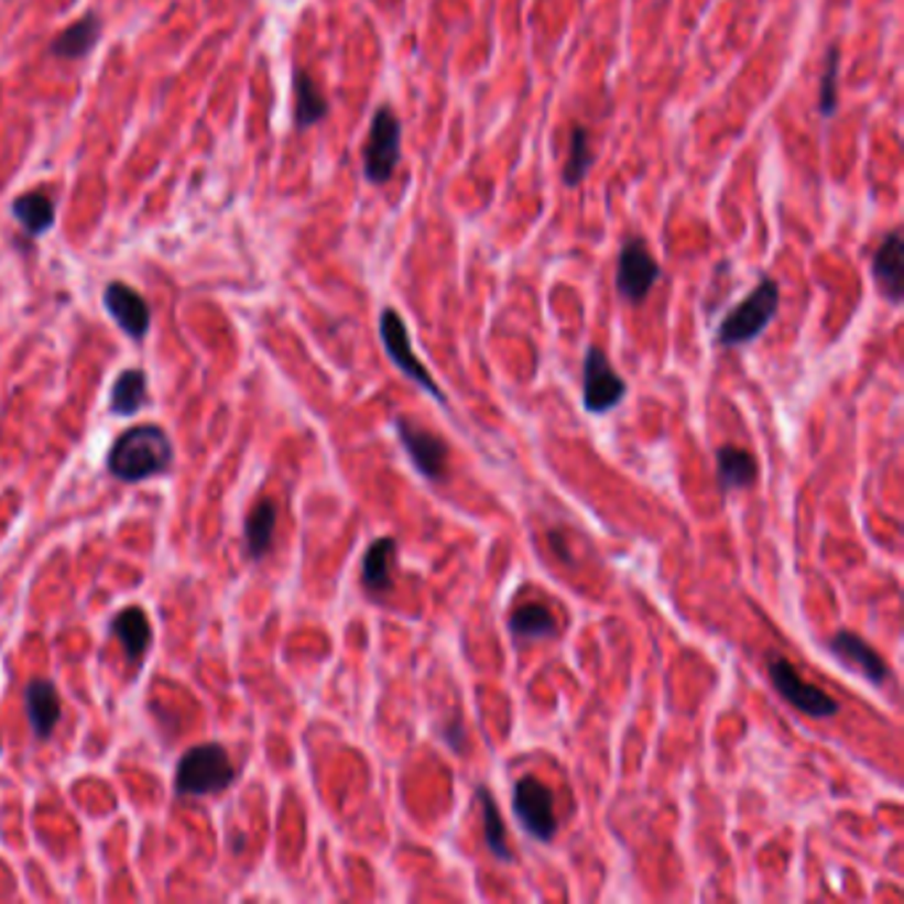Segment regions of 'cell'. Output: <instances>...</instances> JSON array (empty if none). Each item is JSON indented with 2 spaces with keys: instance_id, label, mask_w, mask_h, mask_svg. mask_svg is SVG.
<instances>
[{
  "instance_id": "4316f807",
  "label": "cell",
  "mask_w": 904,
  "mask_h": 904,
  "mask_svg": "<svg viewBox=\"0 0 904 904\" xmlns=\"http://www.w3.org/2000/svg\"><path fill=\"white\" fill-rule=\"evenodd\" d=\"M444 740L448 745L454 748V751H461V748H465V730H461V719L457 717L451 721V725L448 727H444Z\"/></svg>"
},
{
  "instance_id": "44dd1931",
  "label": "cell",
  "mask_w": 904,
  "mask_h": 904,
  "mask_svg": "<svg viewBox=\"0 0 904 904\" xmlns=\"http://www.w3.org/2000/svg\"><path fill=\"white\" fill-rule=\"evenodd\" d=\"M475 796H478L480 819H483V843H486V849H489L499 862H512V851H510V843H507V828H504L502 812H499L497 802H493L491 791L489 788H478V791H475Z\"/></svg>"
},
{
  "instance_id": "3957f363",
  "label": "cell",
  "mask_w": 904,
  "mask_h": 904,
  "mask_svg": "<svg viewBox=\"0 0 904 904\" xmlns=\"http://www.w3.org/2000/svg\"><path fill=\"white\" fill-rule=\"evenodd\" d=\"M237 777L233 761L220 743H202L188 748L175 770L178 796H213L226 791Z\"/></svg>"
},
{
  "instance_id": "9a60e30c",
  "label": "cell",
  "mask_w": 904,
  "mask_h": 904,
  "mask_svg": "<svg viewBox=\"0 0 904 904\" xmlns=\"http://www.w3.org/2000/svg\"><path fill=\"white\" fill-rule=\"evenodd\" d=\"M101 37V19L88 11L86 17L77 19L75 24H69L67 30H62L51 43V56L56 58H83L90 54L96 43Z\"/></svg>"
},
{
  "instance_id": "ac0fdd59",
  "label": "cell",
  "mask_w": 904,
  "mask_h": 904,
  "mask_svg": "<svg viewBox=\"0 0 904 904\" xmlns=\"http://www.w3.org/2000/svg\"><path fill=\"white\" fill-rule=\"evenodd\" d=\"M11 213L30 237H41L56 224V205L45 192H30L14 199Z\"/></svg>"
},
{
  "instance_id": "cb8c5ba5",
  "label": "cell",
  "mask_w": 904,
  "mask_h": 904,
  "mask_svg": "<svg viewBox=\"0 0 904 904\" xmlns=\"http://www.w3.org/2000/svg\"><path fill=\"white\" fill-rule=\"evenodd\" d=\"M146 403V374L141 369H126L115 380L112 414L133 416Z\"/></svg>"
},
{
  "instance_id": "6da1fadb",
  "label": "cell",
  "mask_w": 904,
  "mask_h": 904,
  "mask_svg": "<svg viewBox=\"0 0 904 904\" xmlns=\"http://www.w3.org/2000/svg\"><path fill=\"white\" fill-rule=\"evenodd\" d=\"M173 465V444L157 425H135L109 448L107 467L117 480L139 483L152 475L167 472Z\"/></svg>"
},
{
  "instance_id": "30bf717a",
  "label": "cell",
  "mask_w": 904,
  "mask_h": 904,
  "mask_svg": "<svg viewBox=\"0 0 904 904\" xmlns=\"http://www.w3.org/2000/svg\"><path fill=\"white\" fill-rule=\"evenodd\" d=\"M395 433H399L403 451L409 454L414 470L420 472L422 478L433 480V483L446 478L448 446L440 435L425 431V427L406 420V416H399V420H395Z\"/></svg>"
},
{
  "instance_id": "484cf974",
  "label": "cell",
  "mask_w": 904,
  "mask_h": 904,
  "mask_svg": "<svg viewBox=\"0 0 904 904\" xmlns=\"http://www.w3.org/2000/svg\"><path fill=\"white\" fill-rule=\"evenodd\" d=\"M838 75H841V48L830 45L828 56H825L823 80H819V99L817 112L823 117H832L838 109Z\"/></svg>"
},
{
  "instance_id": "9c48e42d",
  "label": "cell",
  "mask_w": 904,
  "mask_h": 904,
  "mask_svg": "<svg viewBox=\"0 0 904 904\" xmlns=\"http://www.w3.org/2000/svg\"><path fill=\"white\" fill-rule=\"evenodd\" d=\"M766 668H770V679L780 693V698L788 700L793 708H798L806 717L830 719L838 714V700H832L830 695L823 693L819 687L809 685L791 661L770 658Z\"/></svg>"
},
{
  "instance_id": "ffe728a7",
  "label": "cell",
  "mask_w": 904,
  "mask_h": 904,
  "mask_svg": "<svg viewBox=\"0 0 904 904\" xmlns=\"http://www.w3.org/2000/svg\"><path fill=\"white\" fill-rule=\"evenodd\" d=\"M399 552L395 538H377L363 555L361 565V581L369 591H388L390 581H393V557Z\"/></svg>"
},
{
  "instance_id": "5bb4252c",
  "label": "cell",
  "mask_w": 904,
  "mask_h": 904,
  "mask_svg": "<svg viewBox=\"0 0 904 904\" xmlns=\"http://www.w3.org/2000/svg\"><path fill=\"white\" fill-rule=\"evenodd\" d=\"M24 708H28V719L35 738H51L58 719H62V700H58L56 687L48 679L30 682L28 689H24Z\"/></svg>"
},
{
  "instance_id": "8fae6325",
  "label": "cell",
  "mask_w": 904,
  "mask_h": 904,
  "mask_svg": "<svg viewBox=\"0 0 904 904\" xmlns=\"http://www.w3.org/2000/svg\"><path fill=\"white\" fill-rule=\"evenodd\" d=\"M828 650L832 653V658L841 661L843 666L854 668L857 674H862L864 679L873 682V685H886L891 679L889 663L883 661L860 634L843 632L841 629V632L830 636Z\"/></svg>"
},
{
  "instance_id": "d6986e66",
  "label": "cell",
  "mask_w": 904,
  "mask_h": 904,
  "mask_svg": "<svg viewBox=\"0 0 904 904\" xmlns=\"http://www.w3.org/2000/svg\"><path fill=\"white\" fill-rule=\"evenodd\" d=\"M112 632L130 661H139L146 653L149 642H152V627H149V618L141 608H126L122 613H117Z\"/></svg>"
},
{
  "instance_id": "603a6c76",
  "label": "cell",
  "mask_w": 904,
  "mask_h": 904,
  "mask_svg": "<svg viewBox=\"0 0 904 904\" xmlns=\"http://www.w3.org/2000/svg\"><path fill=\"white\" fill-rule=\"evenodd\" d=\"M273 533H276V504L260 502L252 507V512L247 515L244 536L247 549H250V555L255 557V560H260V557L271 549Z\"/></svg>"
},
{
  "instance_id": "ba28073f",
  "label": "cell",
  "mask_w": 904,
  "mask_h": 904,
  "mask_svg": "<svg viewBox=\"0 0 904 904\" xmlns=\"http://www.w3.org/2000/svg\"><path fill=\"white\" fill-rule=\"evenodd\" d=\"M512 812L523 830L536 841H552L557 832L555 796L538 777H520L512 791Z\"/></svg>"
},
{
  "instance_id": "52a82bcc",
  "label": "cell",
  "mask_w": 904,
  "mask_h": 904,
  "mask_svg": "<svg viewBox=\"0 0 904 904\" xmlns=\"http://www.w3.org/2000/svg\"><path fill=\"white\" fill-rule=\"evenodd\" d=\"M627 393V380L616 372L608 353L602 348H597V345H591L587 356H584V409L589 414H608L616 406H621Z\"/></svg>"
},
{
  "instance_id": "277c9868",
  "label": "cell",
  "mask_w": 904,
  "mask_h": 904,
  "mask_svg": "<svg viewBox=\"0 0 904 904\" xmlns=\"http://www.w3.org/2000/svg\"><path fill=\"white\" fill-rule=\"evenodd\" d=\"M401 117L393 112V107L382 104L372 117L369 139L367 144H363V175H367L369 184L382 186L393 178L395 167H399L401 162Z\"/></svg>"
},
{
  "instance_id": "4fadbf2b",
  "label": "cell",
  "mask_w": 904,
  "mask_h": 904,
  "mask_svg": "<svg viewBox=\"0 0 904 904\" xmlns=\"http://www.w3.org/2000/svg\"><path fill=\"white\" fill-rule=\"evenodd\" d=\"M104 305H107L109 316L115 318L117 327L126 331L128 337L144 340L149 324H152V314H149V305L139 292L122 282H112L104 290Z\"/></svg>"
},
{
  "instance_id": "f1b7e54d",
  "label": "cell",
  "mask_w": 904,
  "mask_h": 904,
  "mask_svg": "<svg viewBox=\"0 0 904 904\" xmlns=\"http://www.w3.org/2000/svg\"><path fill=\"white\" fill-rule=\"evenodd\" d=\"M0 748H3V745H0Z\"/></svg>"
},
{
  "instance_id": "7a4b0ae2",
  "label": "cell",
  "mask_w": 904,
  "mask_h": 904,
  "mask_svg": "<svg viewBox=\"0 0 904 904\" xmlns=\"http://www.w3.org/2000/svg\"><path fill=\"white\" fill-rule=\"evenodd\" d=\"M777 308L780 284L775 279L764 276L756 287L748 292L745 301L734 305L730 314L725 316V322L717 329V342L721 348H740V345L759 340L772 324V318L777 316Z\"/></svg>"
},
{
  "instance_id": "83f0119b",
  "label": "cell",
  "mask_w": 904,
  "mask_h": 904,
  "mask_svg": "<svg viewBox=\"0 0 904 904\" xmlns=\"http://www.w3.org/2000/svg\"><path fill=\"white\" fill-rule=\"evenodd\" d=\"M549 542H552V549H555L557 555H560L563 560H565V557H568V546H563L565 542H563V536H560V533H557V531H552V533H549Z\"/></svg>"
},
{
  "instance_id": "7c38bea8",
  "label": "cell",
  "mask_w": 904,
  "mask_h": 904,
  "mask_svg": "<svg viewBox=\"0 0 904 904\" xmlns=\"http://www.w3.org/2000/svg\"><path fill=\"white\" fill-rule=\"evenodd\" d=\"M904 239L900 229H891L873 255V279L875 287L891 305H900L904 297Z\"/></svg>"
},
{
  "instance_id": "e0dca14e",
  "label": "cell",
  "mask_w": 904,
  "mask_h": 904,
  "mask_svg": "<svg viewBox=\"0 0 904 904\" xmlns=\"http://www.w3.org/2000/svg\"><path fill=\"white\" fill-rule=\"evenodd\" d=\"M717 475L721 489H751L759 478V465L745 448L721 446L717 451Z\"/></svg>"
},
{
  "instance_id": "2e32d148",
  "label": "cell",
  "mask_w": 904,
  "mask_h": 904,
  "mask_svg": "<svg viewBox=\"0 0 904 904\" xmlns=\"http://www.w3.org/2000/svg\"><path fill=\"white\" fill-rule=\"evenodd\" d=\"M292 88H295V128L297 130H308V128L318 126L322 120H327L329 101H327V96L322 94V88L314 83V77L305 73V69H295V75H292Z\"/></svg>"
},
{
  "instance_id": "d4e9b609",
  "label": "cell",
  "mask_w": 904,
  "mask_h": 904,
  "mask_svg": "<svg viewBox=\"0 0 904 904\" xmlns=\"http://www.w3.org/2000/svg\"><path fill=\"white\" fill-rule=\"evenodd\" d=\"M591 165H595V152H591V139L589 130L584 126H574V133H570V146H568V160L563 165V184L568 188H576L587 178Z\"/></svg>"
},
{
  "instance_id": "7402d4cb",
  "label": "cell",
  "mask_w": 904,
  "mask_h": 904,
  "mask_svg": "<svg viewBox=\"0 0 904 904\" xmlns=\"http://www.w3.org/2000/svg\"><path fill=\"white\" fill-rule=\"evenodd\" d=\"M555 616H552V610L546 605H520V608H515V613L510 616V632L515 640H544V636L555 634Z\"/></svg>"
},
{
  "instance_id": "5b68a950",
  "label": "cell",
  "mask_w": 904,
  "mask_h": 904,
  "mask_svg": "<svg viewBox=\"0 0 904 904\" xmlns=\"http://www.w3.org/2000/svg\"><path fill=\"white\" fill-rule=\"evenodd\" d=\"M380 337H382V345H385L390 361L395 363V367L401 369L403 374L409 377V380L416 382L422 390H427V393L433 395L438 403H448L444 388L438 385V382L433 380V374L427 372V367L416 359L414 353V345H412V337H409V329H406V322H403V316L399 314L395 308H385L380 314Z\"/></svg>"
},
{
  "instance_id": "8992f818",
  "label": "cell",
  "mask_w": 904,
  "mask_h": 904,
  "mask_svg": "<svg viewBox=\"0 0 904 904\" xmlns=\"http://www.w3.org/2000/svg\"><path fill=\"white\" fill-rule=\"evenodd\" d=\"M658 279H661V265H658V260L653 258V252L647 250L645 239L629 237L627 242L621 244V252H618V269H616L618 295L632 305L645 303V297L650 295V290L658 284Z\"/></svg>"
}]
</instances>
